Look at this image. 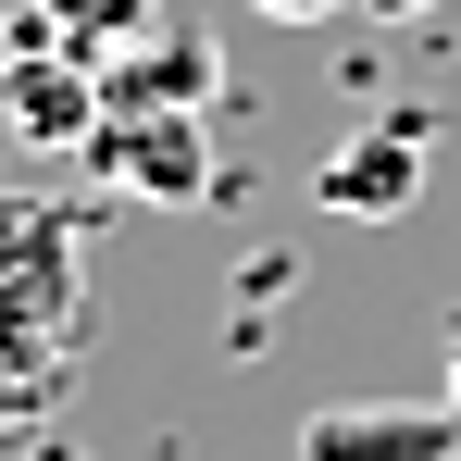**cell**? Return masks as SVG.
Returning <instances> with one entry per match:
<instances>
[{"label":"cell","mask_w":461,"mask_h":461,"mask_svg":"<svg viewBox=\"0 0 461 461\" xmlns=\"http://www.w3.org/2000/svg\"><path fill=\"white\" fill-rule=\"evenodd\" d=\"M87 249L76 212L38 200V187H0V424L50 411L87 362Z\"/></svg>","instance_id":"1"},{"label":"cell","mask_w":461,"mask_h":461,"mask_svg":"<svg viewBox=\"0 0 461 461\" xmlns=\"http://www.w3.org/2000/svg\"><path fill=\"white\" fill-rule=\"evenodd\" d=\"M0 125H13L25 150H87V138H100V63L63 50V38H25V50L0 63Z\"/></svg>","instance_id":"2"},{"label":"cell","mask_w":461,"mask_h":461,"mask_svg":"<svg viewBox=\"0 0 461 461\" xmlns=\"http://www.w3.org/2000/svg\"><path fill=\"white\" fill-rule=\"evenodd\" d=\"M300 461H461L449 399H324L300 424Z\"/></svg>","instance_id":"3"},{"label":"cell","mask_w":461,"mask_h":461,"mask_svg":"<svg viewBox=\"0 0 461 461\" xmlns=\"http://www.w3.org/2000/svg\"><path fill=\"white\" fill-rule=\"evenodd\" d=\"M87 150H100L113 187H138V200H162V212L212 187V125H200V113H100Z\"/></svg>","instance_id":"4"},{"label":"cell","mask_w":461,"mask_h":461,"mask_svg":"<svg viewBox=\"0 0 461 461\" xmlns=\"http://www.w3.org/2000/svg\"><path fill=\"white\" fill-rule=\"evenodd\" d=\"M212 87H225V63H212V38L162 13L150 38H125V50L100 63V113H200Z\"/></svg>","instance_id":"5"},{"label":"cell","mask_w":461,"mask_h":461,"mask_svg":"<svg viewBox=\"0 0 461 461\" xmlns=\"http://www.w3.org/2000/svg\"><path fill=\"white\" fill-rule=\"evenodd\" d=\"M312 200L349 212V225H399V212L424 200V138H411V125H362L349 150L312 175Z\"/></svg>","instance_id":"6"},{"label":"cell","mask_w":461,"mask_h":461,"mask_svg":"<svg viewBox=\"0 0 461 461\" xmlns=\"http://www.w3.org/2000/svg\"><path fill=\"white\" fill-rule=\"evenodd\" d=\"M25 13H38V25H50L63 50H87V63H113L125 38H150V25L175 13V0H25Z\"/></svg>","instance_id":"7"},{"label":"cell","mask_w":461,"mask_h":461,"mask_svg":"<svg viewBox=\"0 0 461 461\" xmlns=\"http://www.w3.org/2000/svg\"><path fill=\"white\" fill-rule=\"evenodd\" d=\"M249 13H275V25H324V13H349V0H249Z\"/></svg>","instance_id":"8"},{"label":"cell","mask_w":461,"mask_h":461,"mask_svg":"<svg viewBox=\"0 0 461 461\" xmlns=\"http://www.w3.org/2000/svg\"><path fill=\"white\" fill-rule=\"evenodd\" d=\"M437 399H449V411H461V312H449V386H437Z\"/></svg>","instance_id":"9"},{"label":"cell","mask_w":461,"mask_h":461,"mask_svg":"<svg viewBox=\"0 0 461 461\" xmlns=\"http://www.w3.org/2000/svg\"><path fill=\"white\" fill-rule=\"evenodd\" d=\"M375 13H424V0H375Z\"/></svg>","instance_id":"10"}]
</instances>
